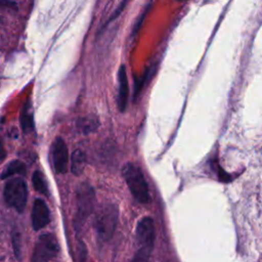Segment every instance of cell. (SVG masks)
Returning <instances> with one entry per match:
<instances>
[{"label":"cell","instance_id":"obj_1","mask_svg":"<svg viewBox=\"0 0 262 262\" xmlns=\"http://www.w3.org/2000/svg\"><path fill=\"white\" fill-rule=\"evenodd\" d=\"M135 237L137 252L133 257L134 261L148 260L156 241V226L151 217L145 216L139 219L136 224Z\"/></svg>","mask_w":262,"mask_h":262},{"label":"cell","instance_id":"obj_2","mask_svg":"<svg viewBox=\"0 0 262 262\" xmlns=\"http://www.w3.org/2000/svg\"><path fill=\"white\" fill-rule=\"evenodd\" d=\"M122 175L133 198L140 204L149 203L148 184L140 167L134 163H127L122 168Z\"/></svg>","mask_w":262,"mask_h":262},{"label":"cell","instance_id":"obj_3","mask_svg":"<svg viewBox=\"0 0 262 262\" xmlns=\"http://www.w3.org/2000/svg\"><path fill=\"white\" fill-rule=\"evenodd\" d=\"M119 221V209L114 204L102 206L94 219V228L100 241L111 239L116 231Z\"/></svg>","mask_w":262,"mask_h":262},{"label":"cell","instance_id":"obj_4","mask_svg":"<svg viewBox=\"0 0 262 262\" xmlns=\"http://www.w3.org/2000/svg\"><path fill=\"white\" fill-rule=\"evenodd\" d=\"M76 215L74 218L75 228L79 230L87 218L91 215L95 206V192L91 185L82 183L78 186L76 191Z\"/></svg>","mask_w":262,"mask_h":262},{"label":"cell","instance_id":"obj_5","mask_svg":"<svg viewBox=\"0 0 262 262\" xmlns=\"http://www.w3.org/2000/svg\"><path fill=\"white\" fill-rule=\"evenodd\" d=\"M4 200L6 204L21 213L27 205L28 186L23 178H12L4 185Z\"/></svg>","mask_w":262,"mask_h":262},{"label":"cell","instance_id":"obj_6","mask_svg":"<svg viewBox=\"0 0 262 262\" xmlns=\"http://www.w3.org/2000/svg\"><path fill=\"white\" fill-rule=\"evenodd\" d=\"M59 245L54 234L44 233L39 236L34 251L32 260L34 262H44L55 258L59 253Z\"/></svg>","mask_w":262,"mask_h":262},{"label":"cell","instance_id":"obj_7","mask_svg":"<svg viewBox=\"0 0 262 262\" xmlns=\"http://www.w3.org/2000/svg\"><path fill=\"white\" fill-rule=\"evenodd\" d=\"M51 156L53 167L56 173L62 174L67 172L69 162V151L66 142L61 137H56L51 146Z\"/></svg>","mask_w":262,"mask_h":262},{"label":"cell","instance_id":"obj_8","mask_svg":"<svg viewBox=\"0 0 262 262\" xmlns=\"http://www.w3.org/2000/svg\"><path fill=\"white\" fill-rule=\"evenodd\" d=\"M50 221L49 209L41 199H36L32 209V226L35 230L44 228Z\"/></svg>","mask_w":262,"mask_h":262},{"label":"cell","instance_id":"obj_9","mask_svg":"<svg viewBox=\"0 0 262 262\" xmlns=\"http://www.w3.org/2000/svg\"><path fill=\"white\" fill-rule=\"evenodd\" d=\"M118 81H119V91H118V107L123 113L126 111L128 95H129V84L127 77V70L124 64H122L118 71Z\"/></svg>","mask_w":262,"mask_h":262},{"label":"cell","instance_id":"obj_10","mask_svg":"<svg viewBox=\"0 0 262 262\" xmlns=\"http://www.w3.org/2000/svg\"><path fill=\"white\" fill-rule=\"evenodd\" d=\"M20 126L25 133H30L34 130V113H33V106L31 104V101L28 100L20 112Z\"/></svg>","mask_w":262,"mask_h":262},{"label":"cell","instance_id":"obj_11","mask_svg":"<svg viewBox=\"0 0 262 262\" xmlns=\"http://www.w3.org/2000/svg\"><path fill=\"white\" fill-rule=\"evenodd\" d=\"M98 126H99V120L95 116H87L77 121L78 129L84 134L94 132L98 128Z\"/></svg>","mask_w":262,"mask_h":262},{"label":"cell","instance_id":"obj_12","mask_svg":"<svg viewBox=\"0 0 262 262\" xmlns=\"http://www.w3.org/2000/svg\"><path fill=\"white\" fill-rule=\"evenodd\" d=\"M86 165V155L81 149H76L72 155L71 169L73 174L79 176L83 173Z\"/></svg>","mask_w":262,"mask_h":262},{"label":"cell","instance_id":"obj_13","mask_svg":"<svg viewBox=\"0 0 262 262\" xmlns=\"http://www.w3.org/2000/svg\"><path fill=\"white\" fill-rule=\"evenodd\" d=\"M26 165L18 160H13L11 161L2 171V174L0 176L1 179H5L8 177H11L15 174H20V175H25L26 174Z\"/></svg>","mask_w":262,"mask_h":262},{"label":"cell","instance_id":"obj_14","mask_svg":"<svg viewBox=\"0 0 262 262\" xmlns=\"http://www.w3.org/2000/svg\"><path fill=\"white\" fill-rule=\"evenodd\" d=\"M32 182L33 185L35 187V189L44 195H48V186H47V182L42 174V172L36 170L32 176Z\"/></svg>","mask_w":262,"mask_h":262},{"label":"cell","instance_id":"obj_15","mask_svg":"<svg viewBox=\"0 0 262 262\" xmlns=\"http://www.w3.org/2000/svg\"><path fill=\"white\" fill-rule=\"evenodd\" d=\"M12 245H13L15 257L19 259V257H20V234L16 230H13V232H12Z\"/></svg>","mask_w":262,"mask_h":262},{"label":"cell","instance_id":"obj_16","mask_svg":"<svg viewBox=\"0 0 262 262\" xmlns=\"http://www.w3.org/2000/svg\"><path fill=\"white\" fill-rule=\"evenodd\" d=\"M5 157H6V150H5L2 142L0 141V161H2Z\"/></svg>","mask_w":262,"mask_h":262},{"label":"cell","instance_id":"obj_17","mask_svg":"<svg viewBox=\"0 0 262 262\" xmlns=\"http://www.w3.org/2000/svg\"><path fill=\"white\" fill-rule=\"evenodd\" d=\"M0 5H4V6H7V7H9V6H15L14 3L9 2L8 0H0Z\"/></svg>","mask_w":262,"mask_h":262}]
</instances>
